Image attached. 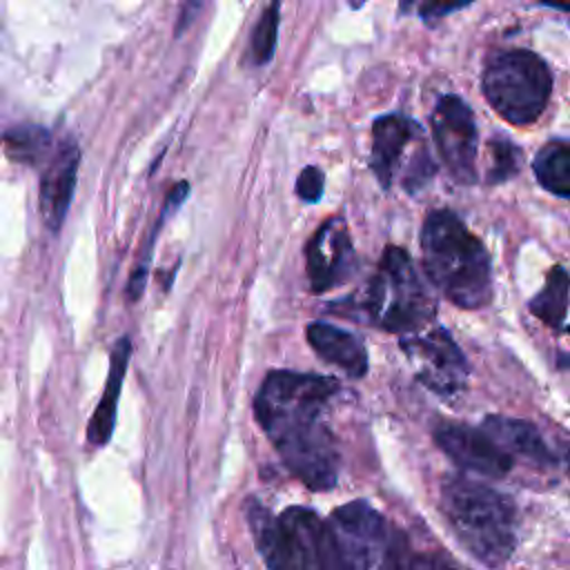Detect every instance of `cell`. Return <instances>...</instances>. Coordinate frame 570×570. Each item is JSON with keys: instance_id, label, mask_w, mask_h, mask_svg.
<instances>
[{"instance_id": "1", "label": "cell", "mask_w": 570, "mask_h": 570, "mask_svg": "<svg viewBox=\"0 0 570 570\" xmlns=\"http://www.w3.org/2000/svg\"><path fill=\"white\" fill-rule=\"evenodd\" d=\"M338 392L332 376L274 370L256 401V419L272 439L287 470L312 490H330L338 476V452L321 414Z\"/></svg>"}, {"instance_id": "2", "label": "cell", "mask_w": 570, "mask_h": 570, "mask_svg": "<svg viewBox=\"0 0 570 570\" xmlns=\"http://www.w3.org/2000/svg\"><path fill=\"white\" fill-rule=\"evenodd\" d=\"M421 252L428 278L450 303L463 309L490 303V256L454 212L436 209L425 216Z\"/></svg>"}, {"instance_id": "3", "label": "cell", "mask_w": 570, "mask_h": 570, "mask_svg": "<svg viewBox=\"0 0 570 570\" xmlns=\"http://www.w3.org/2000/svg\"><path fill=\"white\" fill-rule=\"evenodd\" d=\"M441 510L456 541L488 568H501L517 546V508L499 490L468 476L441 485Z\"/></svg>"}, {"instance_id": "4", "label": "cell", "mask_w": 570, "mask_h": 570, "mask_svg": "<svg viewBox=\"0 0 570 570\" xmlns=\"http://www.w3.org/2000/svg\"><path fill=\"white\" fill-rule=\"evenodd\" d=\"M358 309L385 332L416 334L436 314V301L416 274L405 249L387 245Z\"/></svg>"}, {"instance_id": "5", "label": "cell", "mask_w": 570, "mask_h": 570, "mask_svg": "<svg viewBox=\"0 0 570 570\" xmlns=\"http://www.w3.org/2000/svg\"><path fill=\"white\" fill-rule=\"evenodd\" d=\"M481 89L490 107L503 120L512 125H530L548 105L552 73L534 51L510 49L488 60L481 76Z\"/></svg>"}, {"instance_id": "6", "label": "cell", "mask_w": 570, "mask_h": 570, "mask_svg": "<svg viewBox=\"0 0 570 570\" xmlns=\"http://www.w3.org/2000/svg\"><path fill=\"white\" fill-rule=\"evenodd\" d=\"M387 541V525L367 501H350L323 521L314 546V570H370Z\"/></svg>"}, {"instance_id": "7", "label": "cell", "mask_w": 570, "mask_h": 570, "mask_svg": "<svg viewBox=\"0 0 570 570\" xmlns=\"http://www.w3.org/2000/svg\"><path fill=\"white\" fill-rule=\"evenodd\" d=\"M247 521L254 543L269 570H312L314 546L323 521L307 508H287L274 517L261 503H249Z\"/></svg>"}, {"instance_id": "8", "label": "cell", "mask_w": 570, "mask_h": 570, "mask_svg": "<svg viewBox=\"0 0 570 570\" xmlns=\"http://www.w3.org/2000/svg\"><path fill=\"white\" fill-rule=\"evenodd\" d=\"M401 347L416 367V379L441 396L456 394L468 381V361L443 327L421 330L401 338Z\"/></svg>"}, {"instance_id": "9", "label": "cell", "mask_w": 570, "mask_h": 570, "mask_svg": "<svg viewBox=\"0 0 570 570\" xmlns=\"http://www.w3.org/2000/svg\"><path fill=\"white\" fill-rule=\"evenodd\" d=\"M432 134L441 160L461 185L476 183V125L472 109L459 96H441L432 111Z\"/></svg>"}, {"instance_id": "10", "label": "cell", "mask_w": 570, "mask_h": 570, "mask_svg": "<svg viewBox=\"0 0 570 570\" xmlns=\"http://www.w3.org/2000/svg\"><path fill=\"white\" fill-rule=\"evenodd\" d=\"M436 445L461 468L488 479H503L514 456L505 452L483 428L468 423H441L434 428Z\"/></svg>"}, {"instance_id": "11", "label": "cell", "mask_w": 570, "mask_h": 570, "mask_svg": "<svg viewBox=\"0 0 570 570\" xmlns=\"http://www.w3.org/2000/svg\"><path fill=\"white\" fill-rule=\"evenodd\" d=\"M356 267L354 245L341 218H327L305 245V269L312 292L321 294L345 283Z\"/></svg>"}, {"instance_id": "12", "label": "cell", "mask_w": 570, "mask_h": 570, "mask_svg": "<svg viewBox=\"0 0 570 570\" xmlns=\"http://www.w3.org/2000/svg\"><path fill=\"white\" fill-rule=\"evenodd\" d=\"M78 167H80V147L71 138L62 140L42 167L40 191H38L40 216L45 220V227L53 234L60 232L69 214V205L76 191V180H78Z\"/></svg>"}, {"instance_id": "13", "label": "cell", "mask_w": 570, "mask_h": 570, "mask_svg": "<svg viewBox=\"0 0 570 570\" xmlns=\"http://www.w3.org/2000/svg\"><path fill=\"white\" fill-rule=\"evenodd\" d=\"M421 134L419 125L401 114H385L379 116L372 125V156L370 167L379 178L383 189H390L396 165L403 156V149L412 138Z\"/></svg>"}, {"instance_id": "14", "label": "cell", "mask_w": 570, "mask_h": 570, "mask_svg": "<svg viewBox=\"0 0 570 570\" xmlns=\"http://www.w3.org/2000/svg\"><path fill=\"white\" fill-rule=\"evenodd\" d=\"M481 428L505 452L523 456L539 468H554L561 461V456L554 452V448L546 441V436L539 432V428L530 421L490 414V416H485Z\"/></svg>"}, {"instance_id": "15", "label": "cell", "mask_w": 570, "mask_h": 570, "mask_svg": "<svg viewBox=\"0 0 570 570\" xmlns=\"http://www.w3.org/2000/svg\"><path fill=\"white\" fill-rule=\"evenodd\" d=\"M312 350L327 363L336 365L352 379H361L367 372V350L352 332L336 325L314 321L305 330Z\"/></svg>"}, {"instance_id": "16", "label": "cell", "mask_w": 570, "mask_h": 570, "mask_svg": "<svg viewBox=\"0 0 570 570\" xmlns=\"http://www.w3.org/2000/svg\"><path fill=\"white\" fill-rule=\"evenodd\" d=\"M131 356V341L129 336H122L116 341L114 350H111V358H109V374H107V383H105V392L94 410V416L89 421L87 428V439L91 445H105L111 439L114 425H116V410H118V399H120V390H122V381H125V372H127V363Z\"/></svg>"}, {"instance_id": "17", "label": "cell", "mask_w": 570, "mask_h": 570, "mask_svg": "<svg viewBox=\"0 0 570 570\" xmlns=\"http://www.w3.org/2000/svg\"><path fill=\"white\" fill-rule=\"evenodd\" d=\"M530 312L554 332L570 334V274L554 265L541 292L530 301Z\"/></svg>"}, {"instance_id": "18", "label": "cell", "mask_w": 570, "mask_h": 570, "mask_svg": "<svg viewBox=\"0 0 570 570\" xmlns=\"http://www.w3.org/2000/svg\"><path fill=\"white\" fill-rule=\"evenodd\" d=\"M0 140L9 160L18 165H29V167H45V163L56 149L51 140V131L31 122L9 127L0 136Z\"/></svg>"}, {"instance_id": "19", "label": "cell", "mask_w": 570, "mask_h": 570, "mask_svg": "<svg viewBox=\"0 0 570 570\" xmlns=\"http://www.w3.org/2000/svg\"><path fill=\"white\" fill-rule=\"evenodd\" d=\"M534 176L539 185L561 198H570V142L550 140L534 158Z\"/></svg>"}, {"instance_id": "20", "label": "cell", "mask_w": 570, "mask_h": 570, "mask_svg": "<svg viewBox=\"0 0 570 570\" xmlns=\"http://www.w3.org/2000/svg\"><path fill=\"white\" fill-rule=\"evenodd\" d=\"M189 194V183L187 180H180V183H176V187L167 194V198H165V207H163V212H160V216H158V220H156V225H154V232H151V236L147 238V245H145V249H142V254H140V258H138V263H136V267L131 269V276H129V283H127V301L131 303H136L140 296H142V292H145V285H147V276H149V258H151V249H154V238H156V232L160 229V225H163V220L183 203V198Z\"/></svg>"}, {"instance_id": "21", "label": "cell", "mask_w": 570, "mask_h": 570, "mask_svg": "<svg viewBox=\"0 0 570 570\" xmlns=\"http://www.w3.org/2000/svg\"><path fill=\"white\" fill-rule=\"evenodd\" d=\"M281 4L283 0H269V4L263 9L254 33L249 42L252 62L254 65H267L274 58L276 42H278V22H281Z\"/></svg>"}, {"instance_id": "22", "label": "cell", "mask_w": 570, "mask_h": 570, "mask_svg": "<svg viewBox=\"0 0 570 570\" xmlns=\"http://www.w3.org/2000/svg\"><path fill=\"white\" fill-rule=\"evenodd\" d=\"M490 149V171H488V183L497 185V183H505L510 180L521 165V149L503 138H494L488 145Z\"/></svg>"}, {"instance_id": "23", "label": "cell", "mask_w": 570, "mask_h": 570, "mask_svg": "<svg viewBox=\"0 0 570 570\" xmlns=\"http://www.w3.org/2000/svg\"><path fill=\"white\" fill-rule=\"evenodd\" d=\"M434 176V163L430 158V154L425 149H419L416 156L412 158V163L407 165L405 174H403V187L405 191L414 194L419 191L430 178Z\"/></svg>"}, {"instance_id": "24", "label": "cell", "mask_w": 570, "mask_h": 570, "mask_svg": "<svg viewBox=\"0 0 570 570\" xmlns=\"http://www.w3.org/2000/svg\"><path fill=\"white\" fill-rule=\"evenodd\" d=\"M323 185H325V174L318 167L307 165L301 169L296 178V196L305 203H318L323 196Z\"/></svg>"}, {"instance_id": "25", "label": "cell", "mask_w": 570, "mask_h": 570, "mask_svg": "<svg viewBox=\"0 0 570 570\" xmlns=\"http://www.w3.org/2000/svg\"><path fill=\"white\" fill-rule=\"evenodd\" d=\"M472 0H423L419 7V16L425 22H434L456 9H463L465 4H470Z\"/></svg>"}, {"instance_id": "26", "label": "cell", "mask_w": 570, "mask_h": 570, "mask_svg": "<svg viewBox=\"0 0 570 570\" xmlns=\"http://www.w3.org/2000/svg\"><path fill=\"white\" fill-rule=\"evenodd\" d=\"M407 570H454L439 554H412L407 561Z\"/></svg>"}, {"instance_id": "27", "label": "cell", "mask_w": 570, "mask_h": 570, "mask_svg": "<svg viewBox=\"0 0 570 570\" xmlns=\"http://www.w3.org/2000/svg\"><path fill=\"white\" fill-rule=\"evenodd\" d=\"M200 2H203V0H185L183 11H180V18H178V24H176V36H180V33L185 31V27L191 24L194 16L198 13V4H200Z\"/></svg>"}, {"instance_id": "28", "label": "cell", "mask_w": 570, "mask_h": 570, "mask_svg": "<svg viewBox=\"0 0 570 570\" xmlns=\"http://www.w3.org/2000/svg\"><path fill=\"white\" fill-rule=\"evenodd\" d=\"M539 2L559 11H570V0H539Z\"/></svg>"}, {"instance_id": "29", "label": "cell", "mask_w": 570, "mask_h": 570, "mask_svg": "<svg viewBox=\"0 0 570 570\" xmlns=\"http://www.w3.org/2000/svg\"><path fill=\"white\" fill-rule=\"evenodd\" d=\"M416 4H419V0H399V11H401V13H407V11H412Z\"/></svg>"}]
</instances>
